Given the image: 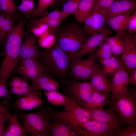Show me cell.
Segmentation results:
<instances>
[{"instance_id": "obj_1", "label": "cell", "mask_w": 136, "mask_h": 136, "mask_svg": "<svg viewBox=\"0 0 136 136\" xmlns=\"http://www.w3.org/2000/svg\"><path fill=\"white\" fill-rule=\"evenodd\" d=\"M43 72L64 85L69 80L71 60L68 55L56 42L50 48L39 52L36 58Z\"/></svg>"}, {"instance_id": "obj_2", "label": "cell", "mask_w": 136, "mask_h": 136, "mask_svg": "<svg viewBox=\"0 0 136 136\" xmlns=\"http://www.w3.org/2000/svg\"><path fill=\"white\" fill-rule=\"evenodd\" d=\"M17 23L8 33L6 39V53L0 68V82L6 84L19 60V52L24 35V23L18 20Z\"/></svg>"}, {"instance_id": "obj_3", "label": "cell", "mask_w": 136, "mask_h": 136, "mask_svg": "<svg viewBox=\"0 0 136 136\" xmlns=\"http://www.w3.org/2000/svg\"><path fill=\"white\" fill-rule=\"evenodd\" d=\"M56 34L55 42L68 54L80 50L89 37L83 28L75 22L59 26Z\"/></svg>"}, {"instance_id": "obj_4", "label": "cell", "mask_w": 136, "mask_h": 136, "mask_svg": "<svg viewBox=\"0 0 136 136\" xmlns=\"http://www.w3.org/2000/svg\"><path fill=\"white\" fill-rule=\"evenodd\" d=\"M38 108V111L30 113L20 110L18 116L22 120L27 132L31 136H50L49 122L51 119L47 109L41 106Z\"/></svg>"}, {"instance_id": "obj_5", "label": "cell", "mask_w": 136, "mask_h": 136, "mask_svg": "<svg viewBox=\"0 0 136 136\" xmlns=\"http://www.w3.org/2000/svg\"><path fill=\"white\" fill-rule=\"evenodd\" d=\"M135 87H129L126 85L111 104V108L117 113L120 119L129 125L136 121Z\"/></svg>"}, {"instance_id": "obj_6", "label": "cell", "mask_w": 136, "mask_h": 136, "mask_svg": "<svg viewBox=\"0 0 136 136\" xmlns=\"http://www.w3.org/2000/svg\"><path fill=\"white\" fill-rule=\"evenodd\" d=\"M95 51L87 58L71 61L68 74L69 80L85 81L91 78L92 70L95 61Z\"/></svg>"}, {"instance_id": "obj_7", "label": "cell", "mask_w": 136, "mask_h": 136, "mask_svg": "<svg viewBox=\"0 0 136 136\" xmlns=\"http://www.w3.org/2000/svg\"><path fill=\"white\" fill-rule=\"evenodd\" d=\"M64 85V93L75 99L79 105L88 99L95 90L90 81L81 82L67 80Z\"/></svg>"}, {"instance_id": "obj_8", "label": "cell", "mask_w": 136, "mask_h": 136, "mask_svg": "<svg viewBox=\"0 0 136 136\" xmlns=\"http://www.w3.org/2000/svg\"><path fill=\"white\" fill-rule=\"evenodd\" d=\"M112 33L108 26L103 31L89 36L82 48L75 52L68 54L71 61L81 59L95 51L99 45Z\"/></svg>"}, {"instance_id": "obj_9", "label": "cell", "mask_w": 136, "mask_h": 136, "mask_svg": "<svg viewBox=\"0 0 136 136\" xmlns=\"http://www.w3.org/2000/svg\"><path fill=\"white\" fill-rule=\"evenodd\" d=\"M80 127L86 131L85 136H115L124 129L95 120H90Z\"/></svg>"}, {"instance_id": "obj_10", "label": "cell", "mask_w": 136, "mask_h": 136, "mask_svg": "<svg viewBox=\"0 0 136 136\" xmlns=\"http://www.w3.org/2000/svg\"><path fill=\"white\" fill-rule=\"evenodd\" d=\"M90 113L91 120H95L123 128L125 124L111 108L105 109L102 108L85 109Z\"/></svg>"}, {"instance_id": "obj_11", "label": "cell", "mask_w": 136, "mask_h": 136, "mask_svg": "<svg viewBox=\"0 0 136 136\" xmlns=\"http://www.w3.org/2000/svg\"><path fill=\"white\" fill-rule=\"evenodd\" d=\"M83 23V29L89 37L101 32L106 26L104 13L93 8Z\"/></svg>"}, {"instance_id": "obj_12", "label": "cell", "mask_w": 136, "mask_h": 136, "mask_svg": "<svg viewBox=\"0 0 136 136\" xmlns=\"http://www.w3.org/2000/svg\"><path fill=\"white\" fill-rule=\"evenodd\" d=\"M90 78L91 83L96 90L109 95L111 92L112 82L96 62L92 68Z\"/></svg>"}, {"instance_id": "obj_13", "label": "cell", "mask_w": 136, "mask_h": 136, "mask_svg": "<svg viewBox=\"0 0 136 136\" xmlns=\"http://www.w3.org/2000/svg\"><path fill=\"white\" fill-rule=\"evenodd\" d=\"M37 37L32 32L28 31L22 42L19 54L20 61L27 59L36 58L39 51L36 44Z\"/></svg>"}, {"instance_id": "obj_14", "label": "cell", "mask_w": 136, "mask_h": 136, "mask_svg": "<svg viewBox=\"0 0 136 136\" xmlns=\"http://www.w3.org/2000/svg\"><path fill=\"white\" fill-rule=\"evenodd\" d=\"M21 61L15 72L26 79L32 80L43 72L41 66L36 58L26 59Z\"/></svg>"}, {"instance_id": "obj_15", "label": "cell", "mask_w": 136, "mask_h": 136, "mask_svg": "<svg viewBox=\"0 0 136 136\" xmlns=\"http://www.w3.org/2000/svg\"><path fill=\"white\" fill-rule=\"evenodd\" d=\"M49 122L50 136H82L83 132L75 130L59 118Z\"/></svg>"}, {"instance_id": "obj_16", "label": "cell", "mask_w": 136, "mask_h": 136, "mask_svg": "<svg viewBox=\"0 0 136 136\" xmlns=\"http://www.w3.org/2000/svg\"><path fill=\"white\" fill-rule=\"evenodd\" d=\"M136 11V0H115L105 12L106 18L127 12Z\"/></svg>"}, {"instance_id": "obj_17", "label": "cell", "mask_w": 136, "mask_h": 136, "mask_svg": "<svg viewBox=\"0 0 136 136\" xmlns=\"http://www.w3.org/2000/svg\"><path fill=\"white\" fill-rule=\"evenodd\" d=\"M128 76L125 69L121 64L112 77V102L116 99L121 91L127 85L126 83Z\"/></svg>"}, {"instance_id": "obj_18", "label": "cell", "mask_w": 136, "mask_h": 136, "mask_svg": "<svg viewBox=\"0 0 136 136\" xmlns=\"http://www.w3.org/2000/svg\"><path fill=\"white\" fill-rule=\"evenodd\" d=\"M31 81L32 84L35 88L40 90L47 92L57 90L59 87L58 81L43 72Z\"/></svg>"}, {"instance_id": "obj_19", "label": "cell", "mask_w": 136, "mask_h": 136, "mask_svg": "<svg viewBox=\"0 0 136 136\" xmlns=\"http://www.w3.org/2000/svg\"><path fill=\"white\" fill-rule=\"evenodd\" d=\"M132 13H125L106 18V23L118 35L124 37L127 32L126 30V23L128 17Z\"/></svg>"}, {"instance_id": "obj_20", "label": "cell", "mask_w": 136, "mask_h": 136, "mask_svg": "<svg viewBox=\"0 0 136 136\" xmlns=\"http://www.w3.org/2000/svg\"><path fill=\"white\" fill-rule=\"evenodd\" d=\"M44 94L50 103L55 106H64L66 111L69 110L74 106L75 100L74 98H70L57 90L46 91Z\"/></svg>"}, {"instance_id": "obj_21", "label": "cell", "mask_w": 136, "mask_h": 136, "mask_svg": "<svg viewBox=\"0 0 136 136\" xmlns=\"http://www.w3.org/2000/svg\"><path fill=\"white\" fill-rule=\"evenodd\" d=\"M66 111L69 117L80 127L91 120L89 113L82 107L75 99L73 107L69 110Z\"/></svg>"}, {"instance_id": "obj_22", "label": "cell", "mask_w": 136, "mask_h": 136, "mask_svg": "<svg viewBox=\"0 0 136 136\" xmlns=\"http://www.w3.org/2000/svg\"><path fill=\"white\" fill-rule=\"evenodd\" d=\"M42 97L35 96H25L19 98L12 106L13 109L30 110L41 106L43 103Z\"/></svg>"}, {"instance_id": "obj_23", "label": "cell", "mask_w": 136, "mask_h": 136, "mask_svg": "<svg viewBox=\"0 0 136 136\" xmlns=\"http://www.w3.org/2000/svg\"><path fill=\"white\" fill-rule=\"evenodd\" d=\"M109 95L106 94L95 90L88 99L80 105L85 109L97 107L103 108L109 103L107 100V98Z\"/></svg>"}, {"instance_id": "obj_24", "label": "cell", "mask_w": 136, "mask_h": 136, "mask_svg": "<svg viewBox=\"0 0 136 136\" xmlns=\"http://www.w3.org/2000/svg\"><path fill=\"white\" fill-rule=\"evenodd\" d=\"M119 59L128 75H129L136 69V47H133L124 52Z\"/></svg>"}, {"instance_id": "obj_25", "label": "cell", "mask_w": 136, "mask_h": 136, "mask_svg": "<svg viewBox=\"0 0 136 136\" xmlns=\"http://www.w3.org/2000/svg\"><path fill=\"white\" fill-rule=\"evenodd\" d=\"M95 0H81L74 13L75 18L80 23L84 22L93 8Z\"/></svg>"}, {"instance_id": "obj_26", "label": "cell", "mask_w": 136, "mask_h": 136, "mask_svg": "<svg viewBox=\"0 0 136 136\" xmlns=\"http://www.w3.org/2000/svg\"><path fill=\"white\" fill-rule=\"evenodd\" d=\"M100 62L102 65L101 71L102 73L108 78H112L121 64L118 56L113 55Z\"/></svg>"}, {"instance_id": "obj_27", "label": "cell", "mask_w": 136, "mask_h": 136, "mask_svg": "<svg viewBox=\"0 0 136 136\" xmlns=\"http://www.w3.org/2000/svg\"><path fill=\"white\" fill-rule=\"evenodd\" d=\"M105 41L111 46L113 55L118 56L124 52L125 46L124 37L116 34L114 36H108Z\"/></svg>"}, {"instance_id": "obj_28", "label": "cell", "mask_w": 136, "mask_h": 136, "mask_svg": "<svg viewBox=\"0 0 136 136\" xmlns=\"http://www.w3.org/2000/svg\"><path fill=\"white\" fill-rule=\"evenodd\" d=\"M18 117L16 111L12 115L9 114L10 124L7 129L11 132L13 136H26L27 131L23 125L19 122Z\"/></svg>"}, {"instance_id": "obj_29", "label": "cell", "mask_w": 136, "mask_h": 136, "mask_svg": "<svg viewBox=\"0 0 136 136\" xmlns=\"http://www.w3.org/2000/svg\"><path fill=\"white\" fill-rule=\"evenodd\" d=\"M26 24L30 28L37 24L40 23H44L47 24L49 27L52 33L56 34V30L62 21L64 19H47L40 20L38 19H28L22 18Z\"/></svg>"}, {"instance_id": "obj_30", "label": "cell", "mask_w": 136, "mask_h": 136, "mask_svg": "<svg viewBox=\"0 0 136 136\" xmlns=\"http://www.w3.org/2000/svg\"><path fill=\"white\" fill-rule=\"evenodd\" d=\"M38 5L35 9L30 17V19L42 17L48 14L47 9L51 5L56 3V0H38Z\"/></svg>"}, {"instance_id": "obj_31", "label": "cell", "mask_w": 136, "mask_h": 136, "mask_svg": "<svg viewBox=\"0 0 136 136\" xmlns=\"http://www.w3.org/2000/svg\"><path fill=\"white\" fill-rule=\"evenodd\" d=\"M15 18L13 16L6 14L4 21L0 29V45H3L8 33L14 26Z\"/></svg>"}, {"instance_id": "obj_32", "label": "cell", "mask_w": 136, "mask_h": 136, "mask_svg": "<svg viewBox=\"0 0 136 136\" xmlns=\"http://www.w3.org/2000/svg\"><path fill=\"white\" fill-rule=\"evenodd\" d=\"M113 55L111 46L105 40L99 45L95 52V58L97 59L100 62Z\"/></svg>"}, {"instance_id": "obj_33", "label": "cell", "mask_w": 136, "mask_h": 136, "mask_svg": "<svg viewBox=\"0 0 136 136\" xmlns=\"http://www.w3.org/2000/svg\"><path fill=\"white\" fill-rule=\"evenodd\" d=\"M35 3L33 0L21 1V4L16 7L26 18L30 17L35 9Z\"/></svg>"}, {"instance_id": "obj_34", "label": "cell", "mask_w": 136, "mask_h": 136, "mask_svg": "<svg viewBox=\"0 0 136 136\" xmlns=\"http://www.w3.org/2000/svg\"><path fill=\"white\" fill-rule=\"evenodd\" d=\"M56 39V34L48 32L39 37V46L45 49L51 47L54 43Z\"/></svg>"}, {"instance_id": "obj_35", "label": "cell", "mask_w": 136, "mask_h": 136, "mask_svg": "<svg viewBox=\"0 0 136 136\" xmlns=\"http://www.w3.org/2000/svg\"><path fill=\"white\" fill-rule=\"evenodd\" d=\"M81 0H68L64 3L61 10L65 18L74 13Z\"/></svg>"}, {"instance_id": "obj_36", "label": "cell", "mask_w": 136, "mask_h": 136, "mask_svg": "<svg viewBox=\"0 0 136 136\" xmlns=\"http://www.w3.org/2000/svg\"><path fill=\"white\" fill-rule=\"evenodd\" d=\"M16 8L14 0H0V9L6 14L13 16Z\"/></svg>"}, {"instance_id": "obj_37", "label": "cell", "mask_w": 136, "mask_h": 136, "mask_svg": "<svg viewBox=\"0 0 136 136\" xmlns=\"http://www.w3.org/2000/svg\"><path fill=\"white\" fill-rule=\"evenodd\" d=\"M28 31L32 32L37 38H39L48 32L52 33L49 26L47 24L43 23L37 24L31 28Z\"/></svg>"}, {"instance_id": "obj_38", "label": "cell", "mask_w": 136, "mask_h": 136, "mask_svg": "<svg viewBox=\"0 0 136 136\" xmlns=\"http://www.w3.org/2000/svg\"><path fill=\"white\" fill-rule=\"evenodd\" d=\"M19 97L35 96L42 97L40 90L36 89L32 84L26 88L20 87L16 95Z\"/></svg>"}, {"instance_id": "obj_39", "label": "cell", "mask_w": 136, "mask_h": 136, "mask_svg": "<svg viewBox=\"0 0 136 136\" xmlns=\"http://www.w3.org/2000/svg\"><path fill=\"white\" fill-rule=\"evenodd\" d=\"M136 121L127 127L118 131L115 136H136Z\"/></svg>"}, {"instance_id": "obj_40", "label": "cell", "mask_w": 136, "mask_h": 136, "mask_svg": "<svg viewBox=\"0 0 136 136\" xmlns=\"http://www.w3.org/2000/svg\"><path fill=\"white\" fill-rule=\"evenodd\" d=\"M126 31L130 34L136 33V11L130 15L127 20L125 27Z\"/></svg>"}, {"instance_id": "obj_41", "label": "cell", "mask_w": 136, "mask_h": 136, "mask_svg": "<svg viewBox=\"0 0 136 136\" xmlns=\"http://www.w3.org/2000/svg\"><path fill=\"white\" fill-rule=\"evenodd\" d=\"M115 0H95L93 8L104 13Z\"/></svg>"}, {"instance_id": "obj_42", "label": "cell", "mask_w": 136, "mask_h": 136, "mask_svg": "<svg viewBox=\"0 0 136 136\" xmlns=\"http://www.w3.org/2000/svg\"><path fill=\"white\" fill-rule=\"evenodd\" d=\"M10 93L7 89L6 84L0 82V97H4L9 101L12 100L13 99L11 96Z\"/></svg>"}, {"instance_id": "obj_43", "label": "cell", "mask_w": 136, "mask_h": 136, "mask_svg": "<svg viewBox=\"0 0 136 136\" xmlns=\"http://www.w3.org/2000/svg\"><path fill=\"white\" fill-rule=\"evenodd\" d=\"M21 78L17 77L13 78L9 82V85L10 87H20L22 80Z\"/></svg>"}, {"instance_id": "obj_44", "label": "cell", "mask_w": 136, "mask_h": 136, "mask_svg": "<svg viewBox=\"0 0 136 136\" xmlns=\"http://www.w3.org/2000/svg\"><path fill=\"white\" fill-rule=\"evenodd\" d=\"M128 77L126 83V85L132 84L134 86H136V69L134 70Z\"/></svg>"}, {"instance_id": "obj_45", "label": "cell", "mask_w": 136, "mask_h": 136, "mask_svg": "<svg viewBox=\"0 0 136 136\" xmlns=\"http://www.w3.org/2000/svg\"><path fill=\"white\" fill-rule=\"evenodd\" d=\"M10 114L8 110L0 113V126L5 124L6 122L9 119Z\"/></svg>"}, {"instance_id": "obj_46", "label": "cell", "mask_w": 136, "mask_h": 136, "mask_svg": "<svg viewBox=\"0 0 136 136\" xmlns=\"http://www.w3.org/2000/svg\"><path fill=\"white\" fill-rule=\"evenodd\" d=\"M30 85L27 82L26 78H22L20 87L26 88L29 86Z\"/></svg>"}, {"instance_id": "obj_47", "label": "cell", "mask_w": 136, "mask_h": 136, "mask_svg": "<svg viewBox=\"0 0 136 136\" xmlns=\"http://www.w3.org/2000/svg\"><path fill=\"white\" fill-rule=\"evenodd\" d=\"M7 127H6L5 124L0 126V136H4Z\"/></svg>"}, {"instance_id": "obj_48", "label": "cell", "mask_w": 136, "mask_h": 136, "mask_svg": "<svg viewBox=\"0 0 136 136\" xmlns=\"http://www.w3.org/2000/svg\"><path fill=\"white\" fill-rule=\"evenodd\" d=\"M6 14L4 13H0V29L4 21Z\"/></svg>"}, {"instance_id": "obj_49", "label": "cell", "mask_w": 136, "mask_h": 136, "mask_svg": "<svg viewBox=\"0 0 136 136\" xmlns=\"http://www.w3.org/2000/svg\"><path fill=\"white\" fill-rule=\"evenodd\" d=\"M4 136H13V135L11 132L7 129Z\"/></svg>"}, {"instance_id": "obj_50", "label": "cell", "mask_w": 136, "mask_h": 136, "mask_svg": "<svg viewBox=\"0 0 136 136\" xmlns=\"http://www.w3.org/2000/svg\"><path fill=\"white\" fill-rule=\"evenodd\" d=\"M68 0H56V2H58L60 4L64 3Z\"/></svg>"}, {"instance_id": "obj_51", "label": "cell", "mask_w": 136, "mask_h": 136, "mask_svg": "<svg viewBox=\"0 0 136 136\" xmlns=\"http://www.w3.org/2000/svg\"><path fill=\"white\" fill-rule=\"evenodd\" d=\"M0 109L3 110H6L7 109L5 107L3 106L1 104V103L0 102Z\"/></svg>"}, {"instance_id": "obj_52", "label": "cell", "mask_w": 136, "mask_h": 136, "mask_svg": "<svg viewBox=\"0 0 136 136\" xmlns=\"http://www.w3.org/2000/svg\"><path fill=\"white\" fill-rule=\"evenodd\" d=\"M7 110H7H1V109H0V113L3 112L4 111H6V110Z\"/></svg>"}, {"instance_id": "obj_53", "label": "cell", "mask_w": 136, "mask_h": 136, "mask_svg": "<svg viewBox=\"0 0 136 136\" xmlns=\"http://www.w3.org/2000/svg\"><path fill=\"white\" fill-rule=\"evenodd\" d=\"M21 1H23V0H21Z\"/></svg>"}]
</instances>
